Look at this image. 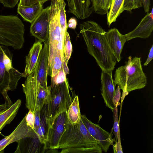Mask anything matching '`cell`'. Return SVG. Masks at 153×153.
Returning a JSON list of instances; mask_svg holds the SVG:
<instances>
[{
  "label": "cell",
  "instance_id": "obj_1",
  "mask_svg": "<svg viewBox=\"0 0 153 153\" xmlns=\"http://www.w3.org/2000/svg\"><path fill=\"white\" fill-rule=\"evenodd\" d=\"M79 28L89 53L94 58L102 71L112 72L117 61L107 41L106 32L92 21L83 22Z\"/></svg>",
  "mask_w": 153,
  "mask_h": 153
},
{
  "label": "cell",
  "instance_id": "obj_2",
  "mask_svg": "<svg viewBox=\"0 0 153 153\" xmlns=\"http://www.w3.org/2000/svg\"><path fill=\"white\" fill-rule=\"evenodd\" d=\"M82 148L87 153H101L99 142L90 134L81 119L75 124L69 123L59 141L58 149Z\"/></svg>",
  "mask_w": 153,
  "mask_h": 153
},
{
  "label": "cell",
  "instance_id": "obj_3",
  "mask_svg": "<svg viewBox=\"0 0 153 153\" xmlns=\"http://www.w3.org/2000/svg\"><path fill=\"white\" fill-rule=\"evenodd\" d=\"M114 82L123 91L128 92L144 88L147 84V78L141 64L140 57L131 56L125 65L117 68L114 76Z\"/></svg>",
  "mask_w": 153,
  "mask_h": 153
},
{
  "label": "cell",
  "instance_id": "obj_4",
  "mask_svg": "<svg viewBox=\"0 0 153 153\" xmlns=\"http://www.w3.org/2000/svg\"><path fill=\"white\" fill-rule=\"evenodd\" d=\"M51 87V100L41 109L45 114L49 128L58 115L62 113L67 112L73 101L67 79Z\"/></svg>",
  "mask_w": 153,
  "mask_h": 153
},
{
  "label": "cell",
  "instance_id": "obj_5",
  "mask_svg": "<svg viewBox=\"0 0 153 153\" xmlns=\"http://www.w3.org/2000/svg\"><path fill=\"white\" fill-rule=\"evenodd\" d=\"M25 31L24 25L17 16L0 15V45L21 49L25 42Z\"/></svg>",
  "mask_w": 153,
  "mask_h": 153
},
{
  "label": "cell",
  "instance_id": "obj_6",
  "mask_svg": "<svg viewBox=\"0 0 153 153\" xmlns=\"http://www.w3.org/2000/svg\"><path fill=\"white\" fill-rule=\"evenodd\" d=\"M12 58L7 47L0 45V92L5 100L10 99L7 92L15 90L18 81L23 77V73L13 68Z\"/></svg>",
  "mask_w": 153,
  "mask_h": 153
},
{
  "label": "cell",
  "instance_id": "obj_7",
  "mask_svg": "<svg viewBox=\"0 0 153 153\" xmlns=\"http://www.w3.org/2000/svg\"><path fill=\"white\" fill-rule=\"evenodd\" d=\"M49 12V34L48 73L59 41L64 43L65 36L61 28L59 18L58 0H51Z\"/></svg>",
  "mask_w": 153,
  "mask_h": 153
},
{
  "label": "cell",
  "instance_id": "obj_8",
  "mask_svg": "<svg viewBox=\"0 0 153 153\" xmlns=\"http://www.w3.org/2000/svg\"><path fill=\"white\" fill-rule=\"evenodd\" d=\"M50 6L43 9L31 23L30 32L44 44L49 43Z\"/></svg>",
  "mask_w": 153,
  "mask_h": 153
},
{
  "label": "cell",
  "instance_id": "obj_9",
  "mask_svg": "<svg viewBox=\"0 0 153 153\" xmlns=\"http://www.w3.org/2000/svg\"><path fill=\"white\" fill-rule=\"evenodd\" d=\"M69 123L66 112L62 113L56 118L48 130L47 149H58L59 141Z\"/></svg>",
  "mask_w": 153,
  "mask_h": 153
},
{
  "label": "cell",
  "instance_id": "obj_10",
  "mask_svg": "<svg viewBox=\"0 0 153 153\" xmlns=\"http://www.w3.org/2000/svg\"><path fill=\"white\" fill-rule=\"evenodd\" d=\"M37 71L36 65L32 73L27 77L22 85L26 97V107L33 113L36 111L38 95L40 89L42 88L37 80Z\"/></svg>",
  "mask_w": 153,
  "mask_h": 153
},
{
  "label": "cell",
  "instance_id": "obj_11",
  "mask_svg": "<svg viewBox=\"0 0 153 153\" xmlns=\"http://www.w3.org/2000/svg\"><path fill=\"white\" fill-rule=\"evenodd\" d=\"M81 118L90 134L99 142L102 151L106 152L110 146L115 141L114 139L112 138V131L110 133L104 130L98 124L90 121L84 115H81Z\"/></svg>",
  "mask_w": 153,
  "mask_h": 153
},
{
  "label": "cell",
  "instance_id": "obj_12",
  "mask_svg": "<svg viewBox=\"0 0 153 153\" xmlns=\"http://www.w3.org/2000/svg\"><path fill=\"white\" fill-rule=\"evenodd\" d=\"M26 137L38 139L35 131L27 125L25 116L11 134L0 140V152L9 144Z\"/></svg>",
  "mask_w": 153,
  "mask_h": 153
},
{
  "label": "cell",
  "instance_id": "obj_13",
  "mask_svg": "<svg viewBox=\"0 0 153 153\" xmlns=\"http://www.w3.org/2000/svg\"><path fill=\"white\" fill-rule=\"evenodd\" d=\"M101 77V95L106 106L113 111L116 85L113 79L112 72L102 71Z\"/></svg>",
  "mask_w": 153,
  "mask_h": 153
},
{
  "label": "cell",
  "instance_id": "obj_14",
  "mask_svg": "<svg viewBox=\"0 0 153 153\" xmlns=\"http://www.w3.org/2000/svg\"><path fill=\"white\" fill-rule=\"evenodd\" d=\"M153 30V9L148 13L137 27L132 31L124 35L127 41L136 38H148Z\"/></svg>",
  "mask_w": 153,
  "mask_h": 153
},
{
  "label": "cell",
  "instance_id": "obj_15",
  "mask_svg": "<svg viewBox=\"0 0 153 153\" xmlns=\"http://www.w3.org/2000/svg\"><path fill=\"white\" fill-rule=\"evenodd\" d=\"M105 37L109 46L115 56L117 61L121 59V53L124 45L127 41L124 35L116 28H111L105 32Z\"/></svg>",
  "mask_w": 153,
  "mask_h": 153
},
{
  "label": "cell",
  "instance_id": "obj_16",
  "mask_svg": "<svg viewBox=\"0 0 153 153\" xmlns=\"http://www.w3.org/2000/svg\"><path fill=\"white\" fill-rule=\"evenodd\" d=\"M49 56V43L44 44L40 53L36 65L37 80L44 89L48 87L47 76Z\"/></svg>",
  "mask_w": 153,
  "mask_h": 153
},
{
  "label": "cell",
  "instance_id": "obj_17",
  "mask_svg": "<svg viewBox=\"0 0 153 153\" xmlns=\"http://www.w3.org/2000/svg\"><path fill=\"white\" fill-rule=\"evenodd\" d=\"M68 6V12L81 19L88 18L93 11L92 0H71Z\"/></svg>",
  "mask_w": 153,
  "mask_h": 153
},
{
  "label": "cell",
  "instance_id": "obj_18",
  "mask_svg": "<svg viewBox=\"0 0 153 153\" xmlns=\"http://www.w3.org/2000/svg\"><path fill=\"white\" fill-rule=\"evenodd\" d=\"M42 49V44L41 41L36 42L33 44L28 54L26 56V65L23 73L24 77H27L33 71Z\"/></svg>",
  "mask_w": 153,
  "mask_h": 153
},
{
  "label": "cell",
  "instance_id": "obj_19",
  "mask_svg": "<svg viewBox=\"0 0 153 153\" xmlns=\"http://www.w3.org/2000/svg\"><path fill=\"white\" fill-rule=\"evenodd\" d=\"M43 5L39 3L28 6L18 4L17 11L25 21L31 23L43 9Z\"/></svg>",
  "mask_w": 153,
  "mask_h": 153
},
{
  "label": "cell",
  "instance_id": "obj_20",
  "mask_svg": "<svg viewBox=\"0 0 153 153\" xmlns=\"http://www.w3.org/2000/svg\"><path fill=\"white\" fill-rule=\"evenodd\" d=\"M17 142L18 146L15 153L37 152V151L39 150L36 148L37 146L39 145L43 144L38 139L29 137L23 138Z\"/></svg>",
  "mask_w": 153,
  "mask_h": 153
},
{
  "label": "cell",
  "instance_id": "obj_21",
  "mask_svg": "<svg viewBox=\"0 0 153 153\" xmlns=\"http://www.w3.org/2000/svg\"><path fill=\"white\" fill-rule=\"evenodd\" d=\"M22 103L18 99L5 111L0 113V131L7 125L10 124L16 116Z\"/></svg>",
  "mask_w": 153,
  "mask_h": 153
},
{
  "label": "cell",
  "instance_id": "obj_22",
  "mask_svg": "<svg viewBox=\"0 0 153 153\" xmlns=\"http://www.w3.org/2000/svg\"><path fill=\"white\" fill-rule=\"evenodd\" d=\"M67 117L69 123L75 124L78 123L81 119L78 96H76L73 100L67 112Z\"/></svg>",
  "mask_w": 153,
  "mask_h": 153
},
{
  "label": "cell",
  "instance_id": "obj_23",
  "mask_svg": "<svg viewBox=\"0 0 153 153\" xmlns=\"http://www.w3.org/2000/svg\"><path fill=\"white\" fill-rule=\"evenodd\" d=\"M124 0H112L111 6L107 14V24L109 27L115 22L117 18L123 11L122 9Z\"/></svg>",
  "mask_w": 153,
  "mask_h": 153
},
{
  "label": "cell",
  "instance_id": "obj_24",
  "mask_svg": "<svg viewBox=\"0 0 153 153\" xmlns=\"http://www.w3.org/2000/svg\"><path fill=\"white\" fill-rule=\"evenodd\" d=\"M51 87L48 86L46 89L42 88L40 89L37 99L36 111H41L44 105L50 102L51 99Z\"/></svg>",
  "mask_w": 153,
  "mask_h": 153
},
{
  "label": "cell",
  "instance_id": "obj_25",
  "mask_svg": "<svg viewBox=\"0 0 153 153\" xmlns=\"http://www.w3.org/2000/svg\"><path fill=\"white\" fill-rule=\"evenodd\" d=\"M64 57V56H62L61 52L56 49L51 67L48 73V74L51 77L55 76L60 70Z\"/></svg>",
  "mask_w": 153,
  "mask_h": 153
},
{
  "label": "cell",
  "instance_id": "obj_26",
  "mask_svg": "<svg viewBox=\"0 0 153 153\" xmlns=\"http://www.w3.org/2000/svg\"><path fill=\"white\" fill-rule=\"evenodd\" d=\"M59 18L60 26L63 34H65L68 28L65 7L66 4L64 0H58Z\"/></svg>",
  "mask_w": 153,
  "mask_h": 153
},
{
  "label": "cell",
  "instance_id": "obj_27",
  "mask_svg": "<svg viewBox=\"0 0 153 153\" xmlns=\"http://www.w3.org/2000/svg\"><path fill=\"white\" fill-rule=\"evenodd\" d=\"M93 11L101 15L107 14L108 10L107 7V0H92Z\"/></svg>",
  "mask_w": 153,
  "mask_h": 153
},
{
  "label": "cell",
  "instance_id": "obj_28",
  "mask_svg": "<svg viewBox=\"0 0 153 153\" xmlns=\"http://www.w3.org/2000/svg\"><path fill=\"white\" fill-rule=\"evenodd\" d=\"M64 54L66 62L68 64L72 52V46L69 34L67 31L65 33L63 46Z\"/></svg>",
  "mask_w": 153,
  "mask_h": 153
},
{
  "label": "cell",
  "instance_id": "obj_29",
  "mask_svg": "<svg viewBox=\"0 0 153 153\" xmlns=\"http://www.w3.org/2000/svg\"><path fill=\"white\" fill-rule=\"evenodd\" d=\"M143 5V0H124L122 11L131 12L133 9L141 7Z\"/></svg>",
  "mask_w": 153,
  "mask_h": 153
},
{
  "label": "cell",
  "instance_id": "obj_30",
  "mask_svg": "<svg viewBox=\"0 0 153 153\" xmlns=\"http://www.w3.org/2000/svg\"><path fill=\"white\" fill-rule=\"evenodd\" d=\"M66 79V75L62 65L61 69L59 72L55 76L51 77L50 86L51 87L55 85L62 82Z\"/></svg>",
  "mask_w": 153,
  "mask_h": 153
},
{
  "label": "cell",
  "instance_id": "obj_31",
  "mask_svg": "<svg viewBox=\"0 0 153 153\" xmlns=\"http://www.w3.org/2000/svg\"><path fill=\"white\" fill-rule=\"evenodd\" d=\"M117 105H114L113 110L114 124L113 128L115 136V141H117V133L120 130L118 117Z\"/></svg>",
  "mask_w": 153,
  "mask_h": 153
},
{
  "label": "cell",
  "instance_id": "obj_32",
  "mask_svg": "<svg viewBox=\"0 0 153 153\" xmlns=\"http://www.w3.org/2000/svg\"><path fill=\"white\" fill-rule=\"evenodd\" d=\"M50 0H19V4L24 6L32 5L37 3H39L42 4Z\"/></svg>",
  "mask_w": 153,
  "mask_h": 153
},
{
  "label": "cell",
  "instance_id": "obj_33",
  "mask_svg": "<svg viewBox=\"0 0 153 153\" xmlns=\"http://www.w3.org/2000/svg\"><path fill=\"white\" fill-rule=\"evenodd\" d=\"M25 116L27 125L34 130L35 119L34 114L31 110H29L28 113Z\"/></svg>",
  "mask_w": 153,
  "mask_h": 153
},
{
  "label": "cell",
  "instance_id": "obj_34",
  "mask_svg": "<svg viewBox=\"0 0 153 153\" xmlns=\"http://www.w3.org/2000/svg\"><path fill=\"white\" fill-rule=\"evenodd\" d=\"M117 140L118 141H115V143L113 145L114 152V153H123L120 142V130L117 133Z\"/></svg>",
  "mask_w": 153,
  "mask_h": 153
},
{
  "label": "cell",
  "instance_id": "obj_35",
  "mask_svg": "<svg viewBox=\"0 0 153 153\" xmlns=\"http://www.w3.org/2000/svg\"><path fill=\"white\" fill-rule=\"evenodd\" d=\"M19 0H0V3L4 7L13 8L15 7Z\"/></svg>",
  "mask_w": 153,
  "mask_h": 153
},
{
  "label": "cell",
  "instance_id": "obj_36",
  "mask_svg": "<svg viewBox=\"0 0 153 153\" xmlns=\"http://www.w3.org/2000/svg\"><path fill=\"white\" fill-rule=\"evenodd\" d=\"M40 111H37L34 113L35 118L34 130L35 131V130L37 129L40 125L41 123Z\"/></svg>",
  "mask_w": 153,
  "mask_h": 153
},
{
  "label": "cell",
  "instance_id": "obj_37",
  "mask_svg": "<svg viewBox=\"0 0 153 153\" xmlns=\"http://www.w3.org/2000/svg\"><path fill=\"white\" fill-rule=\"evenodd\" d=\"M120 89L119 86L118 85L116 89L115 90V94L113 99V103L114 105H118L120 97Z\"/></svg>",
  "mask_w": 153,
  "mask_h": 153
},
{
  "label": "cell",
  "instance_id": "obj_38",
  "mask_svg": "<svg viewBox=\"0 0 153 153\" xmlns=\"http://www.w3.org/2000/svg\"><path fill=\"white\" fill-rule=\"evenodd\" d=\"M12 105L10 100H5L4 104L0 105V113L7 109Z\"/></svg>",
  "mask_w": 153,
  "mask_h": 153
},
{
  "label": "cell",
  "instance_id": "obj_39",
  "mask_svg": "<svg viewBox=\"0 0 153 153\" xmlns=\"http://www.w3.org/2000/svg\"><path fill=\"white\" fill-rule=\"evenodd\" d=\"M77 23L76 19L74 17H72L68 20V28L74 30L76 28Z\"/></svg>",
  "mask_w": 153,
  "mask_h": 153
},
{
  "label": "cell",
  "instance_id": "obj_40",
  "mask_svg": "<svg viewBox=\"0 0 153 153\" xmlns=\"http://www.w3.org/2000/svg\"><path fill=\"white\" fill-rule=\"evenodd\" d=\"M153 58V45H152L151 48L149 52L148 56V58L146 62L143 64V66H145L147 65L152 60Z\"/></svg>",
  "mask_w": 153,
  "mask_h": 153
},
{
  "label": "cell",
  "instance_id": "obj_41",
  "mask_svg": "<svg viewBox=\"0 0 153 153\" xmlns=\"http://www.w3.org/2000/svg\"><path fill=\"white\" fill-rule=\"evenodd\" d=\"M143 5L145 12L148 13L149 10L150 1V0H143Z\"/></svg>",
  "mask_w": 153,
  "mask_h": 153
},
{
  "label": "cell",
  "instance_id": "obj_42",
  "mask_svg": "<svg viewBox=\"0 0 153 153\" xmlns=\"http://www.w3.org/2000/svg\"><path fill=\"white\" fill-rule=\"evenodd\" d=\"M62 65L65 73V75H66L67 74H69V70L67 66V64L66 62L65 57L63 58V59L62 60Z\"/></svg>",
  "mask_w": 153,
  "mask_h": 153
},
{
  "label": "cell",
  "instance_id": "obj_43",
  "mask_svg": "<svg viewBox=\"0 0 153 153\" xmlns=\"http://www.w3.org/2000/svg\"><path fill=\"white\" fill-rule=\"evenodd\" d=\"M66 0L68 2V5L69 4L71 0Z\"/></svg>",
  "mask_w": 153,
  "mask_h": 153
}]
</instances>
